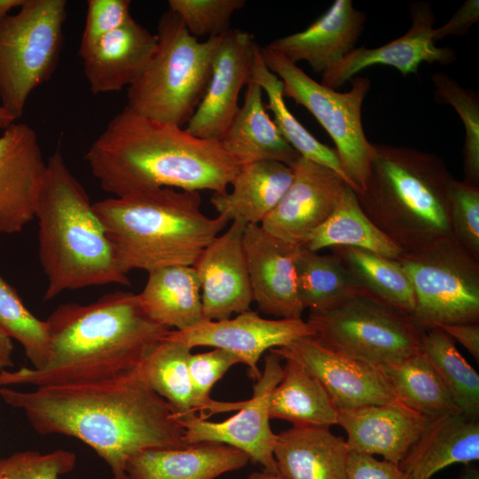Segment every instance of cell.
<instances>
[{
	"instance_id": "6da1fadb",
	"label": "cell",
	"mask_w": 479,
	"mask_h": 479,
	"mask_svg": "<svg viewBox=\"0 0 479 479\" xmlns=\"http://www.w3.org/2000/svg\"><path fill=\"white\" fill-rule=\"evenodd\" d=\"M0 397L23 411L38 434L68 436L91 447L109 467L112 479H130L127 462L139 452L187 446L181 422L137 370L106 384L48 386L32 391L3 387Z\"/></svg>"
},
{
	"instance_id": "7a4b0ae2",
	"label": "cell",
	"mask_w": 479,
	"mask_h": 479,
	"mask_svg": "<svg viewBox=\"0 0 479 479\" xmlns=\"http://www.w3.org/2000/svg\"><path fill=\"white\" fill-rule=\"evenodd\" d=\"M51 356L41 368L0 372V388L113 383L136 373L169 329L153 321L137 294L117 291L89 304L59 305L45 320Z\"/></svg>"
},
{
	"instance_id": "3957f363",
	"label": "cell",
	"mask_w": 479,
	"mask_h": 479,
	"mask_svg": "<svg viewBox=\"0 0 479 479\" xmlns=\"http://www.w3.org/2000/svg\"><path fill=\"white\" fill-rule=\"evenodd\" d=\"M84 158L101 188L113 197L161 187L224 194L240 169L220 141L197 137L127 106Z\"/></svg>"
},
{
	"instance_id": "277c9868",
	"label": "cell",
	"mask_w": 479,
	"mask_h": 479,
	"mask_svg": "<svg viewBox=\"0 0 479 479\" xmlns=\"http://www.w3.org/2000/svg\"><path fill=\"white\" fill-rule=\"evenodd\" d=\"M35 218L40 263L48 281L44 300L66 290L130 284L93 203L59 150L46 161Z\"/></svg>"
},
{
	"instance_id": "5b68a950",
	"label": "cell",
	"mask_w": 479,
	"mask_h": 479,
	"mask_svg": "<svg viewBox=\"0 0 479 479\" xmlns=\"http://www.w3.org/2000/svg\"><path fill=\"white\" fill-rule=\"evenodd\" d=\"M122 270L192 266L230 222L201 211L196 191L161 187L93 203Z\"/></svg>"
},
{
	"instance_id": "8992f818",
	"label": "cell",
	"mask_w": 479,
	"mask_h": 479,
	"mask_svg": "<svg viewBox=\"0 0 479 479\" xmlns=\"http://www.w3.org/2000/svg\"><path fill=\"white\" fill-rule=\"evenodd\" d=\"M373 152L365 187L356 192L369 219L403 251L453 237V177L444 160L435 153L385 144H373Z\"/></svg>"
},
{
	"instance_id": "52a82bcc",
	"label": "cell",
	"mask_w": 479,
	"mask_h": 479,
	"mask_svg": "<svg viewBox=\"0 0 479 479\" xmlns=\"http://www.w3.org/2000/svg\"><path fill=\"white\" fill-rule=\"evenodd\" d=\"M156 36L153 58L128 87L126 106L146 118L183 127L206 92L222 35L199 42L169 10L159 20Z\"/></svg>"
},
{
	"instance_id": "ba28073f",
	"label": "cell",
	"mask_w": 479,
	"mask_h": 479,
	"mask_svg": "<svg viewBox=\"0 0 479 479\" xmlns=\"http://www.w3.org/2000/svg\"><path fill=\"white\" fill-rule=\"evenodd\" d=\"M306 321L322 347L379 367L421 352L423 331L412 317L364 292L328 310L310 311Z\"/></svg>"
},
{
	"instance_id": "9c48e42d",
	"label": "cell",
	"mask_w": 479,
	"mask_h": 479,
	"mask_svg": "<svg viewBox=\"0 0 479 479\" xmlns=\"http://www.w3.org/2000/svg\"><path fill=\"white\" fill-rule=\"evenodd\" d=\"M65 0H25L0 20V106L15 119L53 75L62 49Z\"/></svg>"
},
{
	"instance_id": "30bf717a",
	"label": "cell",
	"mask_w": 479,
	"mask_h": 479,
	"mask_svg": "<svg viewBox=\"0 0 479 479\" xmlns=\"http://www.w3.org/2000/svg\"><path fill=\"white\" fill-rule=\"evenodd\" d=\"M397 261L411 280V317L420 330L479 322V260L453 237L403 251Z\"/></svg>"
},
{
	"instance_id": "8fae6325",
	"label": "cell",
	"mask_w": 479,
	"mask_h": 479,
	"mask_svg": "<svg viewBox=\"0 0 479 479\" xmlns=\"http://www.w3.org/2000/svg\"><path fill=\"white\" fill-rule=\"evenodd\" d=\"M267 67L283 82V96L304 106L329 134L351 188L364 191L373 158V143L362 123V106L370 90L369 78L357 76L351 89L339 92L316 82L298 66L267 45L260 47Z\"/></svg>"
},
{
	"instance_id": "7c38bea8",
	"label": "cell",
	"mask_w": 479,
	"mask_h": 479,
	"mask_svg": "<svg viewBox=\"0 0 479 479\" xmlns=\"http://www.w3.org/2000/svg\"><path fill=\"white\" fill-rule=\"evenodd\" d=\"M282 358L271 351L265 356L264 368L254 385L253 396L242 402L214 401L208 416L239 410L221 422L208 421L196 414L180 420L185 428L186 444L201 442L225 444L247 453L250 460L263 466L264 471L279 474L274 459L277 439L270 426L268 397L282 377Z\"/></svg>"
},
{
	"instance_id": "4fadbf2b",
	"label": "cell",
	"mask_w": 479,
	"mask_h": 479,
	"mask_svg": "<svg viewBox=\"0 0 479 479\" xmlns=\"http://www.w3.org/2000/svg\"><path fill=\"white\" fill-rule=\"evenodd\" d=\"M314 335L311 326L302 318H263L250 310L233 318L203 320L188 329L169 330L167 334L168 338L183 342L191 349L210 346L233 353L240 363L247 365L254 381L262 374L257 363L266 350Z\"/></svg>"
},
{
	"instance_id": "5bb4252c",
	"label": "cell",
	"mask_w": 479,
	"mask_h": 479,
	"mask_svg": "<svg viewBox=\"0 0 479 479\" xmlns=\"http://www.w3.org/2000/svg\"><path fill=\"white\" fill-rule=\"evenodd\" d=\"M270 350L301 364L323 386L338 412L397 399L379 366L334 353L312 337Z\"/></svg>"
},
{
	"instance_id": "9a60e30c",
	"label": "cell",
	"mask_w": 479,
	"mask_h": 479,
	"mask_svg": "<svg viewBox=\"0 0 479 479\" xmlns=\"http://www.w3.org/2000/svg\"><path fill=\"white\" fill-rule=\"evenodd\" d=\"M256 47L247 31L230 29L222 35L208 85L187 122V132L203 139L221 140L240 110V92L250 82Z\"/></svg>"
},
{
	"instance_id": "2e32d148",
	"label": "cell",
	"mask_w": 479,
	"mask_h": 479,
	"mask_svg": "<svg viewBox=\"0 0 479 479\" xmlns=\"http://www.w3.org/2000/svg\"><path fill=\"white\" fill-rule=\"evenodd\" d=\"M292 168V184L260 225L271 235L302 247L334 210L348 185L331 169L302 156Z\"/></svg>"
},
{
	"instance_id": "e0dca14e",
	"label": "cell",
	"mask_w": 479,
	"mask_h": 479,
	"mask_svg": "<svg viewBox=\"0 0 479 479\" xmlns=\"http://www.w3.org/2000/svg\"><path fill=\"white\" fill-rule=\"evenodd\" d=\"M46 170L35 131L13 122L0 136V233L20 232L35 218Z\"/></svg>"
},
{
	"instance_id": "ac0fdd59",
	"label": "cell",
	"mask_w": 479,
	"mask_h": 479,
	"mask_svg": "<svg viewBox=\"0 0 479 479\" xmlns=\"http://www.w3.org/2000/svg\"><path fill=\"white\" fill-rule=\"evenodd\" d=\"M247 224L233 220L200 253L194 264L205 320H224L250 310L253 302L243 247Z\"/></svg>"
},
{
	"instance_id": "d6986e66",
	"label": "cell",
	"mask_w": 479,
	"mask_h": 479,
	"mask_svg": "<svg viewBox=\"0 0 479 479\" xmlns=\"http://www.w3.org/2000/svg\"><path fill=\"white\" fill-rule=\"evenodd\" d=\"M243 247L253 296L261 312L279 318H302L294 261L301 246L282 240L260 224H247Z\"/></svg>"
},
{
	"instance_id": "ffe728a7",
	"label": "cell",
	"mask_w": 479,
	"mask_h": 479,
	"mask_svg": "<svg viewBox=\"0 0 479 479\" xmlns=\"http://www.w3.org/2000/svg\"><path fill=\"white\" fill-rule=\"evenodd\" d=\"M410 14L412 25L405 34L373 49L355 48L334 68L322 75L320 83L336 90L373 65L392 67L406 76L417 74L422 62H454L455 51L450 47H437L433 40L436 18L431 5L426 2L413 3Z\"/></svg>"
},
{
	"instance_id": "44dd1931",
	"label": "cell",
	"mask_w": 479,
	"mask_h": 479,
	"mask_svg": "<svg viewBox=\"0 0 479 479\" xmlns=\"http://www.w3.org/2000/svg\"><path fill=\"white\" fill-rule=\"evenodd\" d=\"M428 420L396 399L339 412L337 425L347 435L345 440L349 452L379 455L399 464Z\"/></svg>"
},
{
	"instance_id": "7402d4cb",
	"label": "cell",
	"mask_w": 479,
	"mask_h": 479,
	"mask_svg": "<svg viewBox=\"0 0 479 479\" xmlns=\"http://www.w3.org/2000/svg\"><path fill=\"white\" fill-rule=\"evenodd\" d=\"M366 16L350 0H336L306 29L274 39L267 46L296 64L306 61L321 75L334 68L362 34Z\"/></svg>"
},
{
	"instance_id": "603a6c76",
	"label": "cell",
	"mask_w": 479,
	"mask_h": 479,
	"mask_svg": "<svg viewBox=\"0 0 479 479\" xmlns=\"http://www.w3.org/2000/svg\"><path fill=\"white\" fill-rule=\"evenodd\" d=\"M157 36L134 19L104 35L82 58L93 94L119 91L133 83L153 58Z\"/></svg>"
},
{
	"instance_id": "cb8c5ba5",
	"label": "cell",
	"mask_w": 479,
	"mask_h": 479,
	"mask_svg": "<svg viewBox=\"0 0 479 479\" xmlns=\"http://www.w3.org/2000/svg\"><path fill=\"white\" fill-rule=\"evenodd\" d=\"M479 459V420L461 412L429 418L399 467L407 479H430L452 464Z\"/></svg>"
},
{
	"instance_id": "d4e9b609",
	"label": "cell",
	"mask_w": 479,
	"mask_h": 479,
	"mask_svg": "<svg viewBox=\"0 0 479 479\" xmlns=\"http://www.w3.org/2000/svg\"><path fill=\"white\" fill-rule=\"evenodd\" d=\"M249 460L247 453L232 446L201 442L139 452L129 459L126 470L130 479H214Z\"/></svg>"
},
{
	"instance_id": "484cf974",
	"label": "cell",
	"mask_w": 479,
	"mask_h": 479,
	"mask_svg": "<svg viewBox=\"0 0 479 479\" xmlns=\"http://www.w3.org/2000/svg\"><path fill=\"white\" fill-rule=\"evenodd\" d=\"M273 454L285 479H346L349 450L329 428L293 426L281 431Z\"/></svg>"
},
{
	"instance_id": "4316f807",
	"label": "cell",
	"mask_w": 479,
	"mask_h": 479,
	"mask_svg": "<svg viewBox=\"0 0 479 479\" xmlns=\"http://www.w3.org/2000/svg\"><path fill=\"white\" fill-rule=\"evenodd\" d=\"M220 142L240 167L263 161L292 167L300 157L271 119L263 101V90L252 81L247 85L243 104Z\"/></svg>"
},
{
	"instance_id": "83f0119b",
	"label": "cell",
	"mask_w": 479,
	"mask_h": 479,
	"mask_svg": "<svg viewBox=\"0 0 479 479\" xmlns=\"http://www.w3.org/2000/svg\"><path fill=\"white\" fill-rule=\"evenodd\" d=\"M294 178L292 167L275 161L241 166L231 183L232 190L213 193L210 203L218 216L229 221L261 224L278 205Z\"/></svg>"
},
{
	"instance_id": "f1b7e54d",
	"label": "cell",
	"mask_w": 479,
	"mask_h": 479,
	"mask_svg": "<svg viewBox=\"0 0 479 479\" xmlns=\"http://www.w3.org/2000/svg\"><path fill=\"white\" fill-rule=\"evenodd\" d=\"M137 298L145 313L168 329L182 331L205 320L200 285L193 266L174 265L149 271Z\"/></svg>"
},
{
	"instance_id": "f546056e",
	"label": "cell",
	"mask_w": 479,
	"mask_h": 479,
	"mask_svg": "<svg viewBox=\"0 0 479 479\" xmlns=\"http://www.w3.org/2000/svg\"><path fill=\"white\" fill-rule=\"evenodd\" d=\"M282 359L286 361L282 377L268 397L270 419L285 420L293 426L337 425L339 412L318 381L294 359Z\"/></svg>"
},
{
	"instance_id": "4dcf8cb0",
	"label": "cell",
	"mask_w": 479,
	"mask_h": 479,
	"mask_svg": "<svg viewBox=\"0 0 479 479\" xmlns=\"http://www.w3.org/2000/svg\"><path fill=\"white\" fill-rule=\"evenodd\" d=\"M302 247L316 252L334 247H353L395 260L403 253L369 219L359 205L356 192L349 185L329 217L309 234Z\"/></svg>"
},
{
	"instance_id": "1f68e13d",
	"label": "cell",
	"mask_w": 479,
	"mask_h": 479,
	"mask_svg": "<svg viewBox=\"0 0 479 479\" xmlns=\"http://www.w3.org/2000/svg\"><path fill=\"white\" fill-rule=\"evenodd\" d=\"M354 277L364 293L412 315L415 296L410 279L395 259L353 247L330 248Z\"/></svg>"
},
{
	"instance_id": "d6a6232c",
	"label": "cell",
	"mask_w": 479,
	"mask_h": 479,
	"mask_svg": "<svg viewBox=\"0 0 479 479\" xmlns=\"http://www.w3.org/2000/svg\"><path fill=\"white\" fill-rule=\"evenodd\" d=\"M296 290L304 310H328L364 291L333 254L320 255L301 247L294 261Z\"/></svg>"
},
{
	"instance_id": "836d02e7",
	"label": "cell",
	"mask_w": 479,
	"mask_h": 479,
	"mask_svg": "<svg viewBox=\"0 0 479 479\" xmlns=\"http://www.w3.org/2000/svg\"><path fill=\"white\" fill-rule=\"evenodd\" d=\"M380 368L396 398L413 411L428 418L460 412L437 371L422 352Z\"/></svg>"
},
{
	"instance_id": "e575fe53",
	"label": "cell",
	"mask_w": 479,
	"mask_h": 479,
	"mask_svg": "<svg viewBox=\"0 0 479 479\" xmlns=\"http://www.w3.org/2000/svg\"><path fill=\"white\" fill-rule=\"evenodd\" d=\"M191 349L166 334L137 368L141 380L169 404L179 421L196 413L188 367Z\"/></svg>"
},
{
	"instance_id": "d590c367",
	"label": "cell",
	"mask_w": 479,
	"mask_h": 479,
	"mask_svg": "<svg viewBox=\"0 0 479 479\" xmlns=\"http://www.w3.org/2000/svg\"><path fill=\"white\" fill-rule=\"evenodd\" d=\"M250 81L257 83L268 98L266 108L273 114V122L287 142L300 154L336 172L350 186L336 151L319 142L287 108L283 96V82L265 65L257 45L251 67Z\"/></svg>"
},
{
	"instance_id": "8d00e7d4",
	"label": "cell",
	"mask_w": 479,
	"mask_h": 479,
	"mask_svg": "<svg viewBox=\"0 0 479 479\" xmlns=\"http://www.w3.org/2000/svg\"><path fill=\"white\" fill-rule=\"evenodd\" d=\"M421 352L437 371L456 406L466 417L479 420V374L439 327L423 332Z\"/></svg>"
},
{
	"instance_id": "74e56055",
	"label": "cell",
	"mask_w": 479,
	"mask_h": 479,
	"mask_svg": "<svg viewBox=\"0 0 479 479\" xmlns=\"http://www.w3.org/2000/svg\"><path fill=\"white\" fill-rule=\"evenodd\" d=\"M0 326L12 339L21 344L33 368H41L48 362L51 341L46 321L32 314L1 274Z\"/></svg>"
},
{
	"instance_id": "f35d334b",
	"label": "cell",
	"mask_w": 479,
	"mask_h": 479,
	"mask_svg": "<svg viewBox=\"0 0 479 479\" xmlns=\"http://www.w3.org/2000/svg\"><path fill=\"white\" fill-rule=\"evenodd\" d=\"M434 94L439 104L452 106L463 122V182L479 187V98L473 90L463 88L452 77L443 72L431 75Z\"/></svg>"
},
{
	"instance_id": "ab89813d",
	"label": "cell",
	"mask_w": 479,
	"mask_h": 479,
	"mask_svg": "<svg viewBox=\"0 0 479 479\" xmlns=\"http://www.w3.org/2000/svg\"><path fill=\"white\" fill-rule=\"evenodd\" d=\"M169 10L196 36L217 37L230 30L232 15L246 5L244 0H169Z\"/></svg>"
},
{
	"instance_id": "60d3db41",
	"label": "cell",
	"mask_w": 479,
	"mask_h": 479,
	"mask_svg": "<svg viewBox=\"0 0 479 479\" xmlns=\"http://www.w3.org/2000/svg\"><path fill=\"white\" fill-rule=\"evenodd\" d=\"M75 463V453L67 450L18 452L0 458V479H59L71 472Z\"/></svg>"
},
{
	"instance_id": "b9f144b4",
	"label": "cell",
	"mask_w": 479,
	"mask_h": 479,
	"mask_svg": "<svg viewBox=\"0 0 479 479\" xmlns=\"http://www.w3.org/2000/svg\"><path fill=\"white\" fill-rule=\"evenodd\" d=\"M240 363L233 353L223 349L191 354L188 361L192 391V406L199 417L207 419L208 411L214 402L209 393L214 384L220 380L231 366Z\"/></svg>"
},
{
	"instance_id": "7bdbcfd3",
	"label": "cell",
	"mask_w": 479,
	"mask_h": 479,
	"mask_svg": "<svg viewBox=\"0 0 479 479\" xmlns=\"http://www.w3.org/2000/svg\"><path fill=\"white\" fill-rule=\"evenodd\" d=\"M450 221L453 238L479 260V187L453 178L450 186Z\"/></svg>"
},
{
	"instance_id": "ee69618b",
	"label": "cell",
	"mask_w": 479,
	"mask_h": 479,
	"mask_svg": "<svg viewBox=\"0 0 479 479\" xmlns=\"http://www.w3.org/2000/svg\"><path fill=\"white\" fill-rule=\"evenodd\" d=\"M129 0H89L85 25L79 46L82 59L104 35L126 25L133 18Z\"/></svg>"
},
{
	"instance_id": "f6af8a7d",
	"label": "cell",
	"mask_w": 479,
	"mask_h": 479,
	"mask_svg": "<svg viewBox=\"0 0 479 479\" xmlns=\"http://www.w3.org/2000/svg\"><path fill=\"white\" fill-rule=\"evenodd\" d=\"M346 479H407L399 465L373 455L349 452Z\"/></svg>"
},
{
	"instance_id": "bcb514c9",
	"label": "cell",
	"mask_w": 479,
	"mask_h": 479,
	"mask_svg": "<svg viewBox=\"0 0 479 479\" xmlns=\"http://www.w3.org/2000/svg\"><path fill=\"white\" fill-rule=\"evenodd\" d=\"M479 20V1L467 0L443 26L434 28L433 40L449 35H464Z\"/></svg>"
},
{
	"instance_id": "7dc6e473",
	"label": "cell",
	"mask_w": 479,
	"mask_h": 479,
	"mask_svg": "<svg viewBox=\"0 0 479 479\" xmlns=\"http://www.w3.org/2000/svg\"><path fill=\"white\" fill-rule=\"evenodd\" d=\"M437 327L461 343L474 359L479 361V322L441 325Z\"/></svg>"
},
{
	"instance_id": "c3c4849f",
	"label": "cell",
	"mask_w": 479,
	"mask_h": 479,
	"mask_svg": "<svg viewBox=\"0 0 479 479\" xmlns=\"http://www.w3.org/2000/svg\"><path fill=\"white\" fill-rule=\"evenodd\" d=\"M12 338L0 326V372L13 367Z\"/></svg>"
},
{
	"instance_id": "681fc988",
	"label": "cell",
	"mask_w": 479,
	"mask_h": 479,
	"mask_svg": "<svg viewBox=\"0 0 479 479\" xmlns=\"http://www.w3.org/2000/svg\"><path fill=\"white\" fill-rule=\"evenodd\" d=\"M25 0H0V20L9 15V12L20 7Z\"/></svg>"
},
{
	"instance_id": "f907efd6",
	"label": "cell",
	"mask_w": 479,
	"mask_h": 479,
	"mask_svg": "<svg viewBox=\"0 0 479 479\" xmlns=\"http://www.w3.org/2000/svg\"><path fill=\"white\" fill-rule=\"evenodd\" d=\"M454 479H479V468L471 464L464 465V468Z\"/></svg>"
},
{
	"instance_id": "816d5d0a",
	"label": "cell",
	"mask_w": 479,
	"mask_h": 479,
	"mask_svg": "<svg viewBox=\"0 0 479 479\" xmlns=\"http://www.w3.org/2000/svg\"><path fill=\"white\" fill-rule=\"evenodd\" d=\"M247 479H285L279 474L270 473V472H254L251 473Z\"/></svg>"
},
{
	"instance_id": "f5cc1de1",
	"label": "cell",
	"mask_w": 479,
	"mask_h": 479,
	"mask_svg": "<svg viewBox=\"0 0 479 479\" xmlns=\"http://www.w3.org/2000/svg\"><path fill=\"white\" fill-rule=\"evenodd\" d=\"M15 118L8 113L6 110H4L3 107L0 106V128L1 129H6L8 126H10L12 123L15 122Z\"/></svg>"
}]
</instances>
